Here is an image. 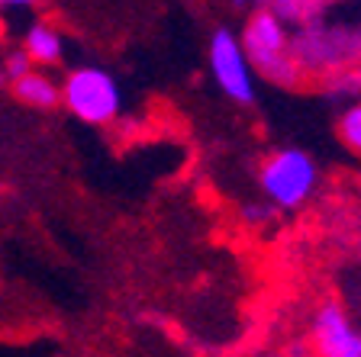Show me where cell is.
Listing matches in <instances>:
<instances>
[{"label": "cell", "mask_w": 361, "mask_h": 357, "mask_svg": "<svg viewBox=\"0 0 361 357\" xmlns=\"http://www.w3.org/2000/svg\"><path fill=\"white\" fill-rule=\"evenodd\" d=\"M310 351L313 357H361V325L336 299H326L310 319Z\"/></svg>", "instance_id": "obj_6"}, {"label": "cell", "mask_w": 361, "mask_h": 357, "mask_svg": "<svg viewBox=\"0 0 361 357\" xmlns=\"http://www.w3.org/2000/svg\"><path fill=\"white\" fill-rule=\"evenodd\" d=\"M61 106L87 126H110L123 113V87L100 65H78L61 81Z\"/></svg>", "instance_id": "obj_4"}, {"label": "cell", "mask_w": 361, "mask_h": 357, "mask_svg": "<svg viewBox=\"0 0 361 357\" xmlns=\"http://www.w3.org/2000/svg\"><path fill=\"white\" fill-rule=\"evenodd\" d=\"M271 216H274V209H271L268 203H245V206H242V219H245L248 225H262V223H268Z\"/></svg>", "instance_id": "obj_12"}, {"label": "cell", "mask_w": 361, "mask_h": 357, "mask_svg": "<svg viewBox=\"0 0 361 357\" xmlns=\"http://www.w3.org/2000/svg\"><path fill=\"white\" fill-rule=\"evenodd\" d=\"M233 4H235V7H245V4H248V0H233Z\"/></svg>", "instance_id": "obj_15"}, {"label": "cell", "mask_w": 361, "mask_h": 357, "mask_svg": "<svg viewBox=\"0 0 361 357\" xmlns=\"http://www.w3.org/2000/svg\"><path fill=\"white\" fill-rule=\"evenodd\" d=\"M10 90L23 106H32V110H55L61 104V84H55V77H49L39 68L20 81H13Z\"/></svg>", "instance_id": "obj_8"}, {"label": "cell", "mask_w": 361, "mask_h": 357, "mask_svg": "<svg viewBox=\"0 0 361 357\" xmlns=\"http://www.w3.org/2000/svg\"><path fill=\"white\" fill-rule=\"evenodd\" d=\"M207 65H210V77L219 87L226 100H233L239 106H252L258 97L255 84V68L248 61L245 49H242L239 32H233L229 26H219L210 32L207 42Z\"/></svg>", "instance_id": "obj_5"}, {"label": "cell", "mask_w": 361, "mask_h": 357, "mask_svg": "<svg viewBox=\"0 0 361 357\" xmlns=\"http://www.w3.org/2000/svg\"><path fill=\"white\" fill-rule=\"evenodd\" d=\"M0 71L7 75V81H20V77H26L30 71H36V65L30 61V55L23 52V49H10L7 55H4V61H0Z\"/></svg>", "instance_id": "obj_11"}, {"label": "cell", "mask_w": 361, "mask_h": 357, "mask_svg": "<svg viewBox=\"0 0 361 357\" xmlns=\"http://www.w3.org/2000/svg\"><path fill=\"white\" fill-rule=\"evenodd\" d=\"M319 90H323L329 100H345V104H358V100H361V65L352 68V71H345V75L332 77V81L319 84Z\"/></svg>", "instance_id": "obj_10"}, {"label": "cell", "mask_w": 361, "mask_h": 357, "mask_svg": "<svg viewBox=\"0 0 361 357\" xmlns=\"http://www.w3.org/2000/svg\"><path fill=\"white\" fill-rule=\"evenodd\" d=\"M258 190L274 213L307 206L319 190V164L303 149H274L258 164Z\"/></svg>", "instance_id": "obj_3"}, {"label": "cell", "mask_w": 361, "mask_h": 357, "mask_svg": "<svg viewBox=\"0 0 361 357\" xmlns=\"http://www.w3.org/2000/svg\"><path fill=\"white\" fill-rule=\"evenodd\" d=\"M23 52L30 55V61L36 68H52L65 55V36L55 30L52 23H32L26 36H23Z\"/></svg>", "instance_id": "obj_7"}, {"label": "cell", "mask_w": 361, "mask_h": 357, "mask_svg": "<svg viewBox=\"0 0 361 357\" xmlns=\"http://www.w3.org/2000/svg\"><path fill=\"white\" fill-rule=\"evenodd\" d=\"M4 87H10V81H7V75L0 71V90H4Z\"/></svg>", "instance_id": "obj_14"}, {"label": "cell", "mask_w": 361, "mask_h": 357, "mask_svg": "<svg viewBox=\"0 0 361 357\" xmlns=\"http://www.w3.org/2000/svg\"><path fill=\"white\" fill-rule=\"evenodd\" d=\"M336 135H338V142H342L348 151L361 155V100L358 104H348L345 110L338 113Z\"/></svg>", "instance_id": "obj_9"}, {"label": "cell", "mask_w": 361, "mask_h": 357, "mask_svg": "<svg viewBox=\"0 0 361 357\" xmlns=\"http://www.w3.org/2000/svg\"><path fill=\"white\" fill-rule=\"evenodd\" d=\"M39 0H0V10H30Z\"/></svg>", "instance_id": "obj_13"}, {"label": "cell", "mask_w": 361, "mask_h": 357, "mask_svg": "<svg viewBox=\"0 0 361 357\" xmlns=\"http://www.w3.org/2000/svg\"><path fill=\"white\" fill-rule=\"evenodd\" d=\"M290 32L293 61L307 84H326L361 65V7L332 10Z\"/></svg>", "instance_id": "obj_1"}, {"label": "cell", "mask_w": 361, "mask_h": 357, "mask_svg": "<svg viewBox=\"0 0 361 357\" xmlns=\"http://www.w3.org/2000/svg\"><path fill=\"white\" fill-rule=\"evenodd\" d=\"M239 39H242V49H245L252 68H255V75L262 81L274 84V87H284V90H297L307 84L297 61H293L290 26H284L274 13L255 7L248 13Z\"/></svg>", "instance_id": "obj_2"}]
</instances>
